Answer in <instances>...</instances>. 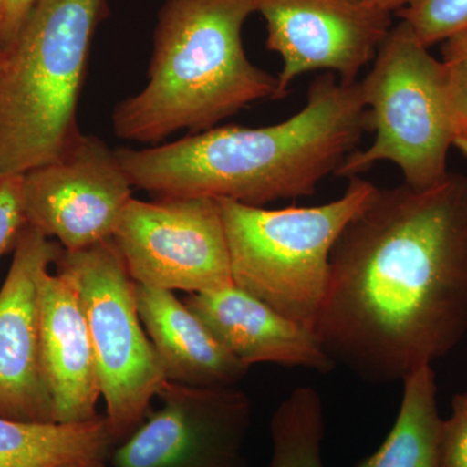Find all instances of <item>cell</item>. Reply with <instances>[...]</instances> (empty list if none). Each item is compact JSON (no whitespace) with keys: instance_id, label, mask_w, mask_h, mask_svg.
<instances>
[{"instance_id":"cell-12","label":"cell","mask_w":467,"mask_h":467,"mask_svg":"<svg viewBox=\"0 0 467 467\" xmlns=\"http://www.w3.org/2000/svg\"><path fill=\"white\" fill-rule=\"evenodd\" d=\"M61 245L26 225L0 288V416L57 423L46 382L39 327V285Z\"/></svg>"},{"instance_id":"cell-2","label":"cell","mask_w":467,"mask_h":467,"mask_svg":"<svg viewBox=\"0 0 467 467\" xmlns=\"http://www.w3.org/2000/svg\"><path fill=\"white\" fill-rule=\"evenodd\" d=\"M370 131L358 81L313 79L306 104L263 128L221 125L158 146L117 149L131 186L153 199H226L265 207L315 195Z\"/></svg>"},{"instance_id":"cell-26","label":"cell","mask_w":467,"mask_h":467,"mask_svg":"<svg viewBox=\"0 0 467 467\" xmlns=\"http://www.w3.org/2000/svg\"><path fill=\"white\" fill-rule=\"evenodd\" d=\"M2 58H3V50H2V46H0V61H2Z\"/></svg>"},{"instance_id":"cell-14","label":"cell","mask_w":467,"mask_h":467,"mask_svg":"<svg viewBox=\"0 0 467 467\" xmlns=\"http://www.w3.org/2000/svg\"><path fill=\"white\" fill-rule=\"evenodd\" d=\"M39 327L46 382L57 423H82L99 416V377L88 321L75 279L50 270L39 285Z\"/></svg>"},{"instance_id":"cell-23","label":"cell","mask_w":467,"mask_h":467,"mask_svg":"<svg viewBox=\"0 0 467 467\" xmlns=\"http://www.w3.org/2000/svg\"><path fill=\"white\" fill-rule=\"evenodd\" d=\"M36 0H0V46L3 55L16 39Z\"/></svg>"},{"instance_id":"cell-25","label":"cell","mask_w":467,"mask_h":467,"mask_svg":"<svg viewBox=\"0 0 467 467\" xmlns=\"http://www.w3.org/2000/svg\"><path fill=\"white\" fill-rule=\"evenodd\" d=\"M57 467H109L106 460L99 459H88V460H77L72 462L64 463Z\"/></svg>"},{"instance_id":"cell-8","label":"cell","mask_w":467,"mask_h":467,"mask_svg":"<svg viewBox=\"0 0 467 467\" xmlns=\"http://www.w3.org/2000/svg\"><path fill=\"white\" fill-rule=\"evenodd\" d=\"M113 242L135 284L201 294L234 285L214 199H131Z\"/></svg>"},{"instance_id":"cell-18","label":"cell","mask_w":467,"mask_h":467,"mask_svg":"<svg viewBox=\"0 0 467 467\" xmlns=\"http://www.w3.org/2000/svg\"><path fill=\"white\" fill-rule=\"evenodd\" d=\"M269 429V467H325V409L317 389L310 386L295 389L276 407Z\"/></svg>"},{"instance_id":"cell-19","label":"cell","mask_w":467,"mask_h":467,"mask_svg":"<svg viewBox=\"0 0 467 467\" xmlns=\"http://www.w3.org/2000/svg\"><path fill=\"white\" fill-rule=\"evenodd\" d=\"M431 48L467 32V0H413L395 15Z\"/></svg>"},{"instance_id":"cell-6","label":"cell","mask_w":467,"mask_h":467,"mask_svg":"<svg viewBox=\"0 0 467 467\" xmlns=\"http://www.w3.org/2000/svg\"><path fill=\"white\" fill-rule=\"evenodd\" d=\"M373 61L359 85L376 138L350 153L334 175L349 180L389 161L414 189L441 183L451 173L453 147L442 61L402 20L387 34Z\"/></svg>"},{"instance_id":"cell-22","label":"cell","mask_w":467,"mask_h":467,"mask_svg":"<svg viewBox=\"0 0 467 467\" xmlns=\"http://www.w3.org/2000/svg\"><path fill=\"white\" fill-rule=\"evenodd\" d=\"M441 467H467V391L451 399V413L442 420Z\"/></svg>"},{"instance_id":"cell-15","label":"cell","mask_w":467,"mask_h":467,"mask_svg":"<svg viewBox=\"0 0 467 467\" xmlns=\"http://www.w3.org/2000/svg\"><path fill=\"white\" fill-rule=\"evenodd\" d=\"M138 312L168 382L235 387L248 368L238 361L173 291L135 284Z\"/></svg>"},{"instance_id":"cell-24","label":"cell","mask_w":467,"mask_h":467,"mask_svg":"<svg viewBox=\"0 0 467 467\" xmlns=\"http://www.w3.org/2000/svg\"><path fill=\"white\" fill-rule=\"evenodd\" d=\"M374 5L383 9V11L389 12V14L396 15L401 9L408 7L413 0H368Z\"/></svg>"},{"instance_id":"cell-17","label":"cell","mask_w":467,"mask_h":467,"mask_svg":"<svg viewBox=\"0 0 467 467\" xmlns=\"http://www.w3.org/2000/svg\"><path fill=\"white\" fill-rule=\"evenodd\" d=\"M404 392L398 418L379 448L355 467H441L442 418L432 365L401 380Z\"/></svg>"},{"instance_id":"cell-11","label":"cell","mask_w":467,"mask_h":467,"mask_svg":"<svg viewBox=\"0 0 467 467\" xmlns=\"http://www.w3.org/2000/svg\"><path fill=\"white\" fill-rule=\"evenodd\" d=\"M257 12L265 20L267 50L284 61L273 100L310 72L358 81L393 26V15L368 0H259Z\"/></svg>"},{"instance_id":"cell-7","label":"cell","mask_w":467,"mask_h":467,"mask_svg":"<svg viewBox=\"0 0 467 467\" xmlns=\"http://www.w3.org/2000/svg\"><path fill=\"white\" fill-rule=\"evenodd\" d=\"M55 266L78 287L106 417L117 442L124 441L168 382L138 312L135 282L113 239L84 250H61Z\"/></svg>"},{"instance_id":"cell-10","label":"cell","mask_w":467,"mask_h":467,"mask_svg":"<svg viewBox=\"0 0 467 467\" xmlns=\"http://www.w3.org/2000/svg\"><path fill=\"white\" fill-rule=\"evenodd\" d=\"M133 189L116 150L81 134L55 161L24 174L27 225L64 251H79L115 235Z\"/></svg>"},{"instance_id":"cell-1","label":"cell","mask_w":467,"mask_h":467,"mask_svg":"<svg viewBox=\"0 0 467 467\" xmlns=\"http://www.w3.org/2000/svg\"><path fill=\"white\" fill-rule=\"evenodd\" d=\"M313 333L334 364L402 380L467 334V174L379 189L335 243Z\"/></svg>"},{"instance_id":"cell-4","label":"cell","mask_w":467,"mask_h":467,"mask_svg":"<svg viewBox=\"0 0 467 467\" xmlns=\"http://www.w3.org/2000/svg\"><path fill=\"white\" fill-rule=\"evenodd\" d=\"M106 0H36L0 61V174L55 161L78 140L77 106Z\"/></svg>"},{"instance_id":"cell-3","label":"cell","mask_w":467,"mask_h":467,"mask_svg":"<svg viewBox=\"0 0 467 467\" xmlns=\"http://www.w3.org/2000/svg\"><path fill=\"white\" fill-rule=\"evenodd\" d=\"M259 0H167L153 34L142 90L117 104L112 126L129 142L158 146L202 133L252 103L275 98L278 79L254 66L242 32Z\"/></svg>"},{"instance_id":"cell-9","label":"cell","mask_w":467,"mask_h":467,"mask_svg":"<svg viewBox=\"0 0 467 467\" xmlns=\"http://www.w3.org/2000/svg\"><path fill=\"white\" fill-rule=\"evenodd\" d=\"M160 407L110 453V467H247L252 402L238 387L167 382Z\"/></svg>"},{"instance_id":"cell-16","label":"cell","mask_w":467,"mask_h":467,"mask_svg":"<svg viewBox=\"0 0 467 467\" xmlns=\"http://www.w3.org/2000/svg\"><path fill=\"white\" fill-rule=\"evenodd\" d=\"M117 444L106 414L82 423H33L0 416V467L109 461Z\"/></svg>"},{"instance_id":"cell-5","label":"cell","mask_w":467,"mask_h":467,"mask_svg":"<svg viewBox=\"0 0 467 467\" xmlns=\"http://www.w3.org/2000/svg\"><path fill=\"white\" fill-rule=\"evenodd\" d=\"M374 189L358 175L339 199L317 207L266 209L217 199L234 285L313 331L335 243Z\"/></svg>"},{"instance_id":"cell-13","label":"cell","mask_w":467,"mask_h":467,"mask_svg":"<svg viewBox=\"0 0 467 467\" xmlns=\"http://www.w3.org/2000/svg\"><path fill=\"white\" fill-rule=\"evenodd\" d=\"M183 301L247 368L275 364L324 374L335 368L317 335L235 285L190 294Z\"/></svg>"},{"instance_id":"cell-21","label":"cell","mask_w":467,"mask_h":467,"mask_svg":"<svg viewBox=\"0 0 467 467\" xmlns=\"http://www.w3.org/2000/svg\"><path fill=\"white\" fill-rule=\"evenodd\" d=\"M23 183L24 174H0V257L14 250L27 225Z\"/></svg>"},{"instance_id":"cell-20","label":"cell","mask_w":467,"mask_h":467,"mask_svg":"<svg viewBox=\"0 0 467 467\" xmlns=\"http://www.w3.org/2000/svg\"><path fill=\"white\" fill-rule=\"evenodd\" d=\"M453 147L467 158V32L441 43Z\"/></svg>"}]
</instances>
